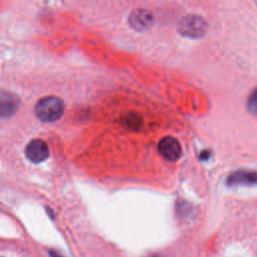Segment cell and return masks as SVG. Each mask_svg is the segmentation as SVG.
Masks as SVG:
<instances>
[{
  "label": "cell",
  "mask_w": 257,
  "mask_h": 257,
  "mask_svg": "<svg viewBox=\"0 0 257 257\" xmlns=\"http://www.w3.org/2000/svg\"><path fill=\"white\" fill-rule=\"evenodd\" d=\"M63 101L54 95L39 99L35 105L34 112L38 119L44 122H51L59 119L63 113Z\"/></svg>",
  "instance_id": "1"
},
{
  "label": "cell",
  "mask_w": 257,
  "mask_h": 257,
  "mask_svg": "<svg viewBox=\"0 0 257 257\" xmlns=\"http://www.w3.org/2000/svg\"><path fill=\"white\" fill-rule=\"evenodd\" d=\"M19 100L18 97L9 92L1 93L0 107H1V116L8 117L11 116L18 108Z\"/></svg>",
  "instance_id": "6"
},
{
  "label": "cell",
  "mask_w": 257,
  "mask_h": 257,
  "mask_svg": "<svg viewBox=\"0 0 257 257\" xmlns=\"http://www.w3.org/2000/svg\"><path fill=\"white\" fill-rule=\"evenodd\" d=\"M160 155L170 162H175L182 156V146L180 142L173 137H164L158 144Z\"/></svg>",
  "instance_id": "3"
},
{
  "label": "cell",
  "mask_w": 257,
  "mask_h": 257,
  "mask_svg": "<svg viewBox=\"0 0 257 257\" xmlns=\"http://www.w3.org/2000/svg\"><path fill=\"white\" fill-rule=\"evenodd\" d=\"M122 123L130 130H138L142 125V118L136 113H128L123 117Z\"/></svg>",
  "instance_id": "8"
},
{
  "label": "cell",
  "mask_w": 257,
  "mask_h": 257,
  "mask_svg": "<svg viewBox=\"0 0 257 257\" xmlns=\"http://www.w3.org/2000/svg\"><path fill=\"white\" fill-rule=\"evenodd\" d=\"M25 155L30 162L38 164L44 162L48 158L49 149L43 140L34 139L30 141L26 146Z\"/></svg>",
  "instance_id": "4"
},
{
  "label": "cell",
  "mask_w": 257,
  "mask_h": 257,
  "mask_svg": "<svg viewBox=\"0 0 257 257\" xmlns=\"http://www.w3.org/2000/svg\"><path fill=\"white\" fill-rule=\"evenodd\" d=\"M227 184L229 186L257 185V171L238 170L232 172L227 178Z\"/></svg>",
  "instance_id": "5"
},
{
  "label": "cell",
  "mask_w": 257,
  "mask_h": 257,
  "mask_svg": "<svg viewBox=\"0 0 257 257\" xmlns=\"http://www.w3.org/2000/svg\"><path fill=\"white\" fill-rule=\"evenodd\" d=\"M152 15L146 10H138L135 11L130 18L131 25L138 30H143L149 27L152 23Z\"/></svg>",
  "instance_id": "7"
},
{
  "label": "cell",
  "mask_w": 257,
  "mask_h": 257,
  "mask_svg": "<svg viewBox=\"0 0 257 257\" xmlns=\"http://www.w3.org/2000/svg\"><path fill=\"white\" fill-rule=\"evenodd\" d=\"M247 108L252 114L257 115V87L250 93L248 97Z\"/></svg>",
  "instance_id": "9"
},
{
  "label": "cell",
  "mask_w": 257,
  "mask_h": 257,
  "mask_svg": "<svg viewBox=\"0 0 257 257\" xmlns=\"http://www.w3.org/2000/svg\"><path fill=\"white\" fill-rule=\"evenodd\" d=\"M50 256H51V257H61L58 253L53 252V251H50Z\"/></svg>",
  "instance_id": "10"
},
{
  "label": "cell",
  "mask_w": 257,
  "mask_h": 257,
  "mask_svg": "<svg viewBox=\"0 0 257 257\" xmlns=\"http://www.w3.org/2000/svg\"><path fill=\"white\" fill-rule=\"evenodd\" d=\"M179 30L183 35L192 38H200L206 33L207 23L201 16L189 15L182 20Z\"/></svg>",
  "instance_id": "2"
}]
</instances>
